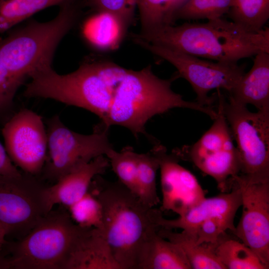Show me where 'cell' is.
I'll return each mask as SVG.
<instances>
[{"label": "cell", "mask_w": 269, "mask_h": 269, "mask_svg": "<svg viewBox=\"0 0 269 269\" xmlns=\"http://www.w3.org/2000/svg\"><path fill=\"white\" fill-rule=\"evenodd\" d=\"M227 14L245 30L259 31L269 18V0H234Z\"/></svg>", "instance_id": "cell-25"}, {"label": "cell", "mask_w": 269, "mask_h": 269, "mask_svg": "<svg viewBox=\"0 0 269 269\" xmlns=\"http://www.w3.org/2000/svg\"><path fill=\"white\" fill-rule=\"evenodd\" d=\"M22 174L11 160L5 147L0 142V175L19 176Z\"/></svg>", "instance_id": "cell-32"}, {"label": "cell", "mask_w": 269, "mask_h": 269, "mask_svg": "<svg viewBox=\"0 0 269 269\" xmlns=\"http://www.w3.org/2000/svg\"><path fill=\"white\" fill-rule=\"evenodd\" d=\"M158 234L181 248L192 269H226L216 256L214 246L199 245L193 237L183 231L176 232L161 227Z\"/></svg>", "instance_id": "cell-20"}, {"label": "cell", "mask_w": 269, "mask_h": 269, "mask_svg": "<svg viewBox=\"0 0 269 269\" xmlns=\"http://www.w3.org/2000/svg\"><path fill=\"white\" fill-rule=\"evenodd\" d=\"M83 227L64 209L53 211L17 243L8 242L3 251L13 269H65Z\"/></svg>", "instance_id": "cell-5"}, {"label": "cell", "mask_w": 269, "mask_h": 269, "mask_svg": "<svg viewBox=\"0 0 269 269\" xmlns=\"http://www.w3.org/2000/svg\"><path fill=\"white\" fill-rule=\"evenodd\" d=\"M65 269H121L101 231L83 228Z\"/></svg>", "instance_id": "cell-16"}, {"label": "cell", "mask_w": 269, "mask_h": 269, "mask_svg": "<svg viewBox=\"0 0 269 269\" xmlns=\"http://www.w3.org/2000/svg\"><path fill=\"white\" fill-rule=\"evenodd\" d=\"M67 208L71 218L78 226L102 230V207L99 200L89 190Z\"/></svg>", "instance_id": "cell-28"}, {"label": "cell", "mask_w": 269, "mask_h": 269, "mask_svg": "<svg viewBox=\"0 0 269 269\" xmlns=\"http://www.w3.org/2000/svg\"><path fill=\"white\" fill-rule=\"evenodd\" d=\"M47 158L44 177L57 181L60 177L93 159L106 155L113 148L110 127L100 122L92 134H81L66 127L58 115L47 122Z\"/></svg>", "instance_id": "cell-7"}, {"label": "cell", "mask_w": 269, "mask_h": 269, "mask_svg": "<svg viewBox=\"0 0 269 269\" xmlns=\"http://www.w3.org/2000/svg\"><path fill=\"white\" fill-rule=\"evenodd\" d=\"M83 1L97 12H106L116 16L128 26L134 18V13L129 8L127 0H83Z\"/></svg>", "instance_id": "cell-31"}, {"label": "cell", "mask_w": 269, "mask_h": 269, "mask_svg": "<svg viewBox=\"0 0 269 269\" xmlns=\"http://www.w3.org/2000/svg\"><path fill=\"white\" fill-rule=\"evenodd\" d=\"M128 25L116 16L98 12L86 22L85 37L95 48L103 51L114 50L122 42Z\"/></svg>", "instance_id": "cell-19"}, {"label": "cell", "mask_w": 269, "mask_h": 269, "mask_svg": "<svg viewBox=\"0 0 269 269\" xmlns=\"http://www.w3.org/2000/svg\"><path fill=\"white\" fill-rule=\"evenodd\" d=\"M223 236L216 245L214 253L226 269H268L246 244L223 238Z\"/></svg>", "instance_id": "cell-22"}, {"label": "cell", "mask_w": 269, "mask_h": 269, "mask_svg": "<svg viewBox=\"0 0 269 269\" xmlns=\"http://www.w3.org/2000/svg\"><path fill=\"white\" fill-rule=\"evenodd\" d=\"M100 175L94 177L89 191L102 207L101 232L121 269H137L144 244L161 227L162 212L145 205L119 181Z\"/></svg>", "instance_id": "cell-1"}, {"label": "cell", "mask_w": 269, "mask_h": 269, "mask_svg": "<svg viewBox=\"0 0 269 269\" xmlns=\"http://www.w3.org/2000/svg\"><path fill=\"white\" fill-rule=\"evenodd\" d=\"M233 2L234 0H187L177 11L175 20L221 18L228 13Z\"/></svg>", "instance_id": "cell-26"}, {"label": "cell", "mask_w": 269, "mask_h": 269, "mask_svg": "<svg viewBox=\"0 0 269 269\" xmlns=\"http://www.w3.org/2000/svg\"><path fill=\"white\" fill-rule=\"evenodd\" d=\"M187 0H137L144 33L174 24L178 10Z\"/></svg>", "instance_id": "cell-21"}, {"label": "cell", "mask_w": 269, "mask_h": 269, "mask_svg": "<svg viewBox=\"0 0 269 269\" xmlns=\"http://www.w3.org/2000/svg\"><path fill=\"white\" fill-rule=\"evenodd\" d=\"M25 79L12 74L0 64V118L11 110L15 94Z\"/></svg>", "instance_id": "cell-30"}, {"label": "cell", "mask_w": 269, "mask_h": 269, "mask_svg": "<svg viewBox=\"0 0 269 269\" xmlns=\"http://www.w3.org/2000/svg\"><path fill=\"white\" fill-rule=\"evenodd\" d=\"M132 39L136 45L171 64L179 78L186 80L196 94V102L214 108V97L208 93L214 89L230 93L245 73V65L237 63L213 62L198 57L146 42L134 34Z\"/></svg>", "instance_id": "cell-9"}, {"label": "cell", "mask_w": 269, "mask_h": 269, "mask_svg": "<svg viewBox=\"0 0 269 269\" xmlns=\"http://www.w3.org/2000/svg\"><path fill=\"white\" fill-rule=\"evenodd\" d=\"M215 100L236 143L239 174L269 178V110L251 112L229 97L226 100L219 90Z\"/></svg>", "instance_id": "cell-6"}, {"label": "cell", "mask_w": 269, "mask_h": 269, "mask_svg": "<svg viewBox=\"0 0 269 269\" xmlns=\"http://www.w3.org/2000/svg\"><path fill=\"white\" fill-rule=\"evenodd\" d=\"M2 134L7 154L17 167L33 176L41 173L47 158L48 141L40 116L22 109L6 121Z\"/></svg>", "instance_id": "cell-12"}, {"label": "cell", "mask_w": 269, "mask_h": 269, "mask_svg": "<svg viewBox=\"0 0 269 269\" xmlns=\"http://www.w3.org/2000/svg\"><path fill=\"white\" fill-rule=\"evenodd\" d=\"M109 166L108 158L101 155L65 174L54 185L45 187L44 197L48 212L56 204L67 208L77 201L89 191L94 177L104 173Z\"/></svg>", "instance_id": "cell-14"}, {"label": "cell", "mask_w": 269, "mask_h": 269, "mask_svg": "<svg viewBox=\"0 0 269 269\" xmlns=\"http://www.w3.org/2000/svg\"><path fill=\"white\" fill-rule=\"evenodd\" d=\"M106 156L108 158L110 166L118 177L119 181L136 195L137 153L134 148L127 146L119 152L113 148Z\"/></svg>", "instance_id": "cell-27"}, {"label": "cell", "mask_w": 269, "mask_h": 269, "mask_svg": "<svg viewBox=\"0 0 269 269\" xmlns=\"http://www.w3.org/2000/svg\"><path fill=\"white\" fill-rule=\"evenodd\" d=\"M137 196L145 205L155 207L160 202L156 189L159 161L154 147L145 153H137Z\"/></svg>", "instance_id": "cell-24"}, {"label": "cell", "mask_w": 269, "mask_h": 269, "mask_svg": "<svg viewBox=\"0 0 269 269\" xmlns=\"http://www.w3.org/2000/svg\"><path fill=\"white\" fill-rule=\"evenodd\" d=\"M235 217L217 216L203 222L191 232H184L193 237L199 245L209 244L215 246L227 230L232 232L234 231Z\"/></svg>", "instance_id": "cell-29"}, {"label": "cell", "mask_w": 269, "mask_h": 269, "mask_svg": "<svg viewBox=\"0 0 269 269\" xmlns=\"http://www.w3.org/2000/svg\"><path fill=\"white\" fill-rule=\"evenodd\" d=\"M231 182V191L213 197H205L177 218L166 219L163 217L160 221L161 227L191 232L201 223L211 218L220 216L235 217L241 207V194L236 184L232 180Z\"/></svg>", "instance_id": "cell-15"}, {"label": "cell", "mask_w": 269, "mask_h": 269, "mask_svg": "<svg viewBox=\"0 0 269 269\" xmlns=\"http://www.w3.org/2000/svg\"><path fill=\"white\" fill-rule=\"evenodd\" d=\"M78 0L60 6L57 15L46 22L33 20L0 39V64L25 78L52 67L56 49L80 16Z\"/></svg>", "instance_id": "cell-4"}, {"label": "cell", "mask_w": 269, "mask_h": 269, "mask_svg": "<svg viewBox=\"0 0 269 269\" xmlns=\"http://www.w3.org/2000/svg\"><path fill=\"white\" fill-rule=\"evenodd\" d=\"M44 188L34 176L26 173L0 175V224L7 236L23 238L49 213Z\"/></svg>", "instance_id": "cell-10"}, {"label": "cell", "mask_w": 269, "mask_h": 269, "mask_svg": "<svg viewBox=\"0 0 269 269\" xmlns=\"http://www.w3.org/2000/svg\"><path fill=\"white\" fill-rule=\"evenodd\" d=\"M6 236L7 235L5 231L0 224V251H2L8 242L5 240Z\"/></svg>", "instance_id": "cell-34"}, {"label": "cell", "mask_w": 269, "mask_h": 269, "mask_svg": "<svg viewBox=\"0 0 269 269\" xmlns=\"http://www.w3.org/2000/svg\"><path fill=\"white\" fill-rule=\"evenodd\" d=\"M178 78L176 72L169 79L160 78L153 73L151 65L135 71L118 90L102 123L110 128L125 127L137 138L140 134L147 136L145 127L149 120L173 108L204 112L203 106L184 100L172 90V83Z\"/></svg>", "instance_id": "cell-3"}, {"label": "cell", "mask_w": 269, "mask_h": 269, "mask_svg": "<svg viewBox=\"0 0 269 269\" xmlns=\"http://www.w3.org/2000/svg\"><path fill=\"white\" fill-rule=\"evenodd\" d=\"M159 161L162 203L160 209L179 216L205 198V192L196 177L181 166L179 160L158 144L153 146Z\"/></svg>", "instance_id": "cell-13"}, {"label": "cell", "mask_w": 269, "mask_h": 269, "mask_svg": "<svg viewBox=\"0 0 269 269\" xmlns=\"http://www.w3.org/2000/svg\"><path fill=\"white\" fill-rule=\"evenodd\" d=\"M216 102L218 115L210 128L194 143L175 148L171 153L179 160L191 161L225 192L230 190L231 179L240 173V162L230 128Z\"/></svg>", "instance_id": "cell-8"}, {"label": "cell", "mask_w": 269, "mask_h": 269, "mask_svg": "<svg viewBox=\"0 0 269 269\" xmlns=\"http://www.w3.org/2000/svg\"><path fill=\"white\" fill-rule=\"evenodd\" d=\"M128 4L130 10L134 13V10L136 6L137 0H127Z\"/></svg>", "instance_id": "cell-35"}, {"label": "cell", "mask_w": 269, "mask_h": 269, "mask_svg": "<svg viewBox=\"0 0 269 269\" xmlns=\"http://www.w3.org/2000/svg\"><path fill=\"white\" fill-rule=\"evenodd\" d=\"M7 254L2 251H0V269H11L10 261Z\"/></svg>", "instance_id": "cell-33"}, {"label": "cell", "mask_w": 269, "mask_h": 269, "mask_svg": "<svg viewBox=\"0 0 269 269\" xmlns=\"http://www.w3.org/2000/svg\"><path fill=\"white\" fill-rule=\"evenodd\" d=\"M134 35L152 44L221 62L237 63L261 52L269 53V27L249 31L222 17Z\"/></svg>", "instance_id": "cell-2"}, {"label": "cell", "mask_w": 269, "mask_h": 269, "mask_svg": "<svg viewBox=\"0 0 269 269\" xmlns=\"http://www.w3.org/2000/svg\"><path fill=\"white\" fill-rule=\"evenodd\" d=\"M232 180L239 188L242 213L233 234L269 268V178L239 174Z\"/></svg>", "instance_id": "cell-11"}, {"label": "cell", "mask_w": 269, "mask_h": 269, "mask_svg": "<svg viewBox=\"0 0 269 269\" xmlns=\"http://www.w3.org/2000/svg\"><path fill=\"white\" fill-rule=\"evenodd\" d=\"M76 0H0V33L47 7Z\"/></svg>", "instance_id": "cell-23"}, {"label": "cell", "mask_w": 269, "mask_h": 269, "mask_svg": "<svg viewBox=\"0 0 269 269\" xmlns=\"http://www.w3.org/2000/svg\"><path fill=\"white\" fill-rule=\"evenodd\" d=\"M137 269H191L181 248L158 232L144 244Z\"/></svg>", "instance_id": "cell-18"}, {"label": "cell", "mask_w": 269, "mask_h": 269, "mask_svg": "<svg viewBox=\"0 0 269 269\" xmlns=\"http://www.w3.org/2000/svg\"><path fill=\"white\" fill-rule=\"evenodd\" d=\"M228 97L235 102L252 105L257 110H269V53L255 55L250 70L245 73Z\"/></svg>", "instance_id": "cell-17"}]
</instances>
